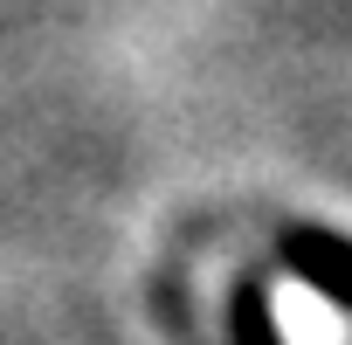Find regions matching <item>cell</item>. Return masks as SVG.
<instances>
[{
	"label": "cell",
	"instance_id": "6da1fadb",
	"mask_svg": "<svg viewBox=\"0 0 352 345\" xmlns=\"http://www.w3.org/2000/svg\"><path fill=\"white\" fill-rule=\"evenodd\" d=\"M276 263L331 311L352 318V235L324 221H283L276 228Z\"/></svg>",
	"mask_w": 352,
	"mask_h": 345
},
{
	"label": "cell",
	"instance_id": "7a4b0ae2",
	"mask_svg": "<svg viewBox=\"0 0 352 345\" xmlns=\"http://www.w3.org/2000/svg\"><path fill=\"white\" fill-rule=\"evenodd\" d=\"M221 345H283V318H276V290L263 269H242L221 290Z\"/></svg>",
	"mask_w": 352,
	"mask_h": 345
},
{
	"label": "cell",
	"instance_id": "3957f363",
	"mask_svg": "<svg viewBox=\"0 0 352 345\" xmlns=\"http://www.w3.org/2000/svg\"><path fill=\"white\" fill-rule=\"evenodd\" d=\"M180 290H187L180 276H159V318H173V345H201L194 324H187V297Z\"/></svg>",
	"mask_w": 352,
	"mask_h": 345
}]
</instances>
